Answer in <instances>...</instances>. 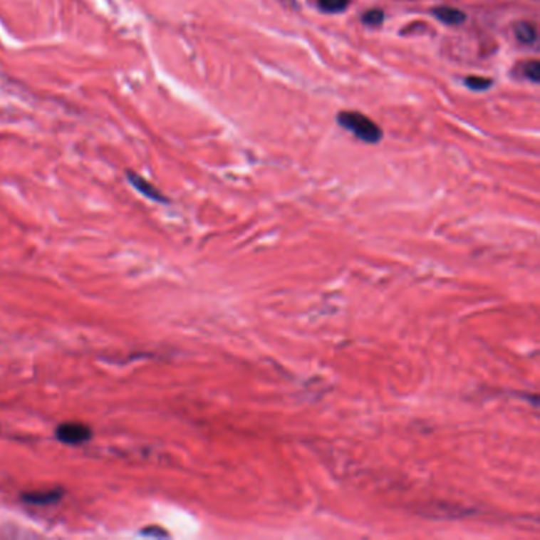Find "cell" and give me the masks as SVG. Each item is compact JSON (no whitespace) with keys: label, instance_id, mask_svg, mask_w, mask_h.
Listing matches in <instances>:
<instances>
[{"label":"cell","instance_id":"cell-1","mask_svg":"<svg viewBox=\"0 0 540 540\" xmlns=\"http://www.w3.org/2000/svg\"><path fill=\"white\" fill-rule=\"evenodd\" d=\"M336 120L341 127L352 132L358 140L369 145H378L383 137L380 127L373 119L361 115L358 111H341L336 116Z\"/></svg>","mask_w":540,"mask_h":540},{"label":"cell","instance_id":"cell-2","mask_svg":"<svg viewBox=\"0 0 540 540\" xmlns=\"http://www.w3.org/2000/svg\"><path fill=\"white\" fill-rule=\"evenodd\" d=\"M56 437H58L63 444L78 445V444L88 442V440L92 437V430L84 423L68 422V423H62L58 426V430H56Z\"/></svg>","mask_w":540,"mask_h":540},{"label":"cell","instance_id":"cell-3","mask_svg":"<svg viewBox=\"0 0 540 540\" xmlns=\"http://www.w3.org/2000/svg\"><path fill=\"white\" fill-rule=\"evenodd\" d=\"M127 180L130 181L132 186L137 189L141 195H145L149 200L165 203L167 198L160 194V190L155 189L151 182H147L143 176H140L135 172H127Z\"/></svg>","mask_w":540,"mask_h":540},{"label":"cell","instance_id":"cell-4","mask_svg":"<svg viewBox=\"0 0 540 540\" xmlns=\"http://www.w3.org/2000/svg\"><path fill=\"white\" fill-rule=\"evenodd\" d=\"M432 16L449 26H459L466 21V13L453 6H436L432 9Z\"/></svg>","mask_w":540,"mask_h":540},{"label":"cell","instance_id":"cell-5","mask_svg":"<svg viewBox=\"0 0 540 540\" xmlns=\"http://www.w3.org/2000/svg\"><path fill=\"white\" fill-rule=\"evenodd\" d=\"M62 494L63 493L58 492V489H53V492H33L24 494L23 499L27 504H33V506H48V504L58 502Z\"/></svg>","mask_w":540,"mask_h":540},{"label":"cell","instance_id":"cell-6","mask_svg":"<svg viewBox=\"0 0 540 540\" xmlns=\"http://www.w3.org/2000/svg\"><path fill=\"white\" fill-rule=\"evenodd\" d=\"M515 37L523 45H534L537 40V31L531 23H518L515 26Z\"/></svg>","mask_w":540,"mask_h":540},{"label":"cell","instance_id":"cell-7","mask_svg":"<svg viewBox=\"0 0 540 540\" xmlns=\"http://www.w3.org/2000/svg\"><path fill=\"white\" fill-rule=\"evenodd\" d=\"M317 5L325 13H343L349 9L351 0H317Z\"/></svg>","mask_w":540,"mask_h":540},{"label":"cell","instance_id":"cell-8","mask_svg":"<svg viewBox=\"0 0 540 540\" xmlns=\"http://www.w3.org/2000/svg\"><path fill=\"white\" fill-rule=\"evenodd\" d=\"M466 86L471 90H487L493 86V80L492 78H485V76H467L464 80Z\"/></svg>","mask_w":540,"mask_h":540},{"label":"cell","instance_id":"cell-9","mask_svg":"<svg viewBox=\"0 0 540 540\" xmlns=\"http://www.w3.org/2000/svg\"><path fill=\"white\" fill-rule=\"evenodd\" d=\"M383 19H385V13H383V10L380 9H373V10H368L363 16H361V21L366 26H371V27H379Z\"/></svg>","mask_w":540,"mask_h":540},{"label":"cell","instance_id":"cell-10","mask_svg":"<svg viewBox=\"0 0 540 540\" xmlns=\"http://www.w3.org/2000/svg\"><path fill=\"white\" fill-rule=\"evenodd\" d=\"M523 75L526 80L537 84L540 81V63L539 61H529L523 66Z\"/></svg>","mask_w":540,"mask_h":540}]
</instances>
